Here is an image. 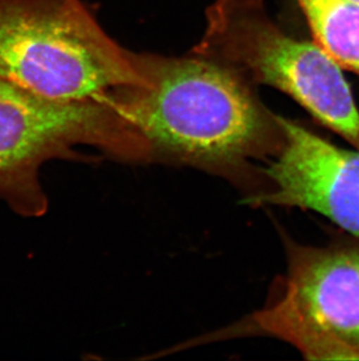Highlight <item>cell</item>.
<instances>
[{
  "mask_svg": "<svg viewBox=\"0 0 359 361\" xmlns=\"http://www.w3.org/2000/svg\"><path fill=\"white\" fill-rule=\"evenodd\" d=\"M151 54L110 38L81 0H0V78L62 102L147 87Z\"/></svg>",
  "mask_w": 359,
  "mask_h": 361,
  "instance_id": "7a4b0ae2",
  "label": "cell"
},
{
  "mask_svg": "<svg viewBox=\"0 0 359 361\" xmlns=\"http://www.w3.org/2000/svg\"><path fill=\"white\" fill-rule=\"evenodd\" d=\"M316 44L343 69L359 76V3L298 0Z\"/></svg>",
  "mask_w": 359,
  "mask_h": 361,
  "instance_id": "52a82bcc",
  "label": "cell"
},
{
  "mask_svg": "<svg viewBox=\"0 0 359 361\" xmlns=\"http://www.w3.org/2000/svg\"><path fill=\"white\" fill-rule=\"evenodd\" d=\"M152 83L115 92L108 103L163 156L229 177L248 178L252 161L275 158L285 142L280 116L250 82L201 55L151 56Z\"/></svg>",
  "mask_w": 359,
  "mask_h": 361,
  "instance_id": "6da1fadb",
  "label": "cell"
},
{
  "mask_svg": "<svg viewBox=\"0 0 359 361\" xmlns=\"http://www.w3.org/2000/svg\"><path fill=\"white\" fill-rule=\"evenodd\" d=\"M280 121L285 142L263 171L266 188L253 204L316 212L359 235V151L337 147L285 117Z\"/></svg>",
  "mask_w": 359,
  "mask_h": 361,
  "instance_id": "8992f818",
  "label": "cell"
},
{
  "mask_svg": "<svg viewBox=\"0 0 359 361\" xmlns=\"http://www.w3.org/2000/svg\"><path fill=\"white\" fill-rule=\"evenodd\" d=\"M355 1H358V3H359V0H355Z\"/></svg>",
  "mask_w": 359,
  "mask_h": 361,
  "instance_id": "ba28073f",
  "label": "cell"
},
{
  "mask_svg": "<svg viewBox=\"0 0 359 361\" xmlns=\"http://www.w3.org/2000/svg\"><path fill=\"white\" fill-rule=\"evenodd\" d=\"M193 53L285 92L359 151V109L342 67L319 44L282 31L264 0H216Z\"/></svg>",
  "mask_w": 359,
  "mask_h": 361,
  "instance_id": "3957f363",
  "label": "cell"
},
{
  "mask_svg": "<svg viewBox=\"0 0 359 361\" xmlns=\"http://www.w3.org/2000/svg\"><path fill=\"white\" fill-rule=\"evenodd\" d=\"M90 145L130 161L152 159L141 135L108 102H62L0 78V198L18 214L47 212L40 167L54 158H76Z\"/></svg>",
  "mask_w": 359,
  "mask_h": 361,
  "instance_id": "277c9868",
  "label": "cell"
},
{
  "mask_svg": "<svg viewBox=\"0 0 359 361\" xmlns=\"http://www.w3.org/2000/svg\"><path fill=\"white\" fill-rule=\"evenodd\" d=\"M286 252L268 303L229 334L275 338L308 360H359L358 234L320 245L287 239Z\"/></svg>",
  "mask_w": 359,
  "mask_h": 361,
  "instance_id": "5b68a950",
  "label": "cell"
}]
</instances>
